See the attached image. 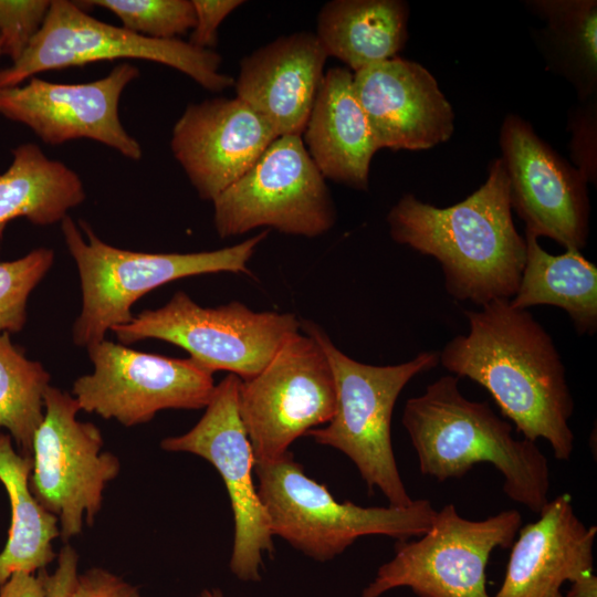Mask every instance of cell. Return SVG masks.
I'll use <instances>...</instances> for the list:
<instances>
[{
	"instance_id": "cell-1",
	"label": "cell",
	"mask_w": 597,
	"mask_h": 597,
	"mask_svg": "<svg viewBox=\"0 0 597 597\" xmlns=\"http://www.w3.org/2000/svg\"><path fill=\"white\" fill-rule=\"evenodd\" d=\"M509 301L465 311L468 334L449 341L439 363L486 389L524 439H544L555 459L568 461L575 441L568 423L574 399L565 366L545 328Z\"/></svg>"
},
{
	"instance_id": "cell-2",
	"label": "cell",
	"mask_w": 597,
	"mask_h": 597,
	"mask_svg": "<svg viewBox=\"0 0 597 597\" xmlns=\"http://www.w3.org/2000/svg\"><path fill=\"white\" fill-rule=\"evenodd\" d=\"M387 222L394 241L439 262L454 300L483 306L516 293L526 242L512 219L501 158L490 165L485 182L461 202L438 208L406 193Z\"/></svg>"
},
{
	"instance_id": "cell-3",
	"label": "cell",
	"mask_w": 597,
	"mask_h": 597,
	"mask_svg": "<svg viewBox=\"0 0 597 597\" xmlns=\"http://www.w3.org/2000/svg\"><path fill=\"white\" fill-rule=\"evenodd\" d=\"M423 475L440 482L463 478L490 463L503 478V492L533 513L549 501V464L537 444L516 439L511 423L485 401L462 395L459 378L447 375L406 401L402 419Z\"/></svg>"
},
{
	"instance_id": "cell-4",
	"label": "cell",
	"mask_w": 597,
	"mask_h": 597,
	"mask_svg": "<svg viewBox=\"0 0 597 597\" xmlns=\"http://www.w3.org/2000/svg\"><path fill=\"white\" fill-rule=\"evenodd\" d=\"M65 245L78 270L82 310L73 342L88 347L107 331L133 321V304L148 292L184 277L231 272L252 275L248 263L269 230L222 249L192 253L124 250L101 240L86 221H61Z\"/></svg>"
},
{
	"instance_id": "cell-5",
	"label": "cell",
	"mask_w": 597,
	"mask_h": 597,
	"mask_svg": "<svg viewBox=\"0 0 597 597\" xmlns=\"http://www.w3.org/2000/svg\"><path fill=\"white\" fill-rule=\"evenodd\" d=\"M300 328L313 337L329 362L336 389L332 419L310 430L316 443L343 452L356 465L369 493L379 489L391 506L413 500L401 480L391 443V416L405 386L439 364L438 352H421L411 360L387 366L368 365L343 353L316 323L303 320Z\"/></svg>"
},
{
	"instance_id": "cell-6",
	"label": "cell",
	"mask_w": 597,
	"mask_h": 597,
	"mask_svg": "<svg viewBox=\"0 0 597 597\" xmlns=\"http://www.w3.org/2000/svg\"><path fill=\"white\" fill-rule=\"evenodd\" d=\"M254 472L273 536L320 562L339 555L362 536L385 535L397 541L421 536L437 513L426 499L401 507L337 502L325 484L304 472L291 451L255 463Z\"/></svg>"
},
{
	"instance_id": "cell-7",
	"label": "cell",
	"mask_w": 597,
	"mask_h": 597,
	"mask_svg": "<svg viewBox=\"0 0 597 597\" xmlns=\"http://www.w3.org/2000/svg\"><path fill=\"white\" fill-rule=\"evenodd\" d=\"M300 322L294 314L255 312L238 301L205 307L178 291L161 307L145 310L112 332L123 345L147 338L177 345L206 370L247 380L300 331Z\"/></svg>"
},
{
	"instance_id": "cell-8",
	"label": "cell",
	"mask_w": 597,
	"mask_h": 597,
	"mask_svg": "<svg viewBox=\"0 0 597 597\" xmlns=\"http://www.w3.org/2000/svg\"><path fill=\"white\" fill-rule=\"evenodd\" d=\"M119 59L165 64L212 92L234 85L232 76L219 71L222 59L213 50L179 39L143 36L92 17L75 1L52 0L27 50L9 67L0 70V88L21 85L41 72Z\"/></svg>"
},
{
	"instance_id": "cell-9",
	"label": "cell",
	"mask_w": 597,
	"mask_h": 597,
	"mask_svg": "<svg viewBox=\"0 0 597 597\" xmlns=\"http://www.w3.org/2000/svg\"><path fill=\"white\" fill-rule=\"evenodd\" d=\"M521 526L517 510L476 521L446 504L425 534L396 542L394 557L379 566L362 597H380L399 587L418 597H491L486 590L490 555L498 547L510 548Z\"/></svg>"
},
{
	"instance_id": "cell-10",
	"label": "cell",
	"mask_w": 597,
	"mask_h": 597,
	"mask_svg": "<svg viewBox=\"0 0 597 597\" xmlns=\"http://www.w3.org/2000/svg\"><path fill=\"white\" fill-rule=\"evenodd\" d=\"M212 203L214 228L222 239L260 227L315 238L329 231L336 221L325 178L300 135L275 138Z\"/></svg>"
},
{
	"instance_id": "cell-11",
	"label": "cell",
	"mask_w": 597,
	"mask_h": 597,
	"mask_svg": "<svg viewBox=\"0 0 597 597\" xmlns=\"http://www.w3.org/2000/svg\"><path fill=\"white\" fill-rule=\"evenodd\" d=\"M44 418L32 442L30 489L36 501L60 523L67 542L82 532L84 515L94 523L107 483L121 470L119 459L102 452L103 437L92 422L80 421L81 410L69 392L50 386Z\"/></svg>"
},
{
	"instance_id": "cell-12",
	"label": "cell",
	"mask_w": 597,
	"mask_h": 597,
	"mask_svg": "<svg viewBox=\"0 0 597 597\" xmlns=\"http://www.w3.org/2000/svg\"><path fill=\"white\" fill-rule=\"evenodd\" d=\"M238 406L255 463L281 457L297 438L326 425L336 389L321 345L300 328L258 375L241 380Z\"/></svg>"
},
{
	"instance_id": "cell-13",
	"label": "cell",
	"mask_w": 597,
	"mask_h": 597,
	"mask_svg": "<svg viewBox=\"0 0 597 597\" xmlns=\"http://www.w3.org/2000/svg\"><path fill=\"white\" fill-rule=\"evenodd\" d=\"M92 374L73 384L80 409L126 427L164 409H201L214 390L212 373L189 358H171L103 339L87 347Z\"/></svg>"
},
{
	"instance_id": "cell-14",
	"label": "cell",
	"mask_w": 597,
	"mask_h": 597,
	"mask_svg": "<svg viewBox=\"0 0 597 597\" xmlns=\"http://www.w3.org/2000/svg\"><path fill=\"white\" fill-rule=\"evenodd\" d=\"M241 379L229 374L214 387L201 419L186 433L161 440L171 452H188L211 463L228 491L234 520L232 574L259 582L263 554L274 549L266 510L253 482L254 455L239 413Z\"/></svg>"
},
{
	"instance_id": "cell-15",
	"label": "cell",
	"mask_w": 597,
	"mask_h": 597,
	"mask_svg": "<svg viewBox=\"0 0 597 597\" xmlns=\"http://www.w3.org/2000/svg\"><path fill=\"white\" fill-rule=\"evenodd\" d=\"M501 160L510 182L511 208L525 231L580 251L589 231L587 177L569 165L517 115L505 117Z\"/></svg>"
},
{
	"instance_id": "cell-16",
	"label": "cell",
	"mask_w": 597,
	"mask_h": 597,
	"mask_svg": "<svg viewBox=\"0 0 597 597\" xmlns=\"http://www.w3.org/2000/svg\"><path fill=\"white\" fill-rule=\"evenodd\" d=\"M138 76L139 70L126 62L87 83H52L32 76L23 85L0 88V114L25 125L45 144L87 138L138 160L140 144L123 126L118 108L123 91Z\"/></svg>"
},
{
	"instance_id": "cell-17",
	"label": "cell",
	"mask_w": 597,
	"mask_h": 597,
	"mask_svg": "<svg viewBox=\"0 0 597 597\" xmlns=\"http://www.w3.org/2000/svg\"><path fill=\"white\" fill-rule=\"evenodd\" d=\"M277 137L271 125L238 97H217L186 107L174 125L170 148L198 196L212 202Z\"/></svg>"
},
{
	"instance_id": "cell-18",
	"label": "cell",
	"mask_w": 597,
	"mask_h": 597,
	"mask_svg": "<svg viewBox=\"0 0 597 597\" xmlns=\"http://www.w3.org/2000/svg\"><path fill=\"white\" fill-rule=\"evenodd\" d=\"M353 87L378 149H428L452 136V106L417 62L395 56L373 64L353 74Z\"/></svg>"
},
{
	"instance_id": "cell-19",
	"label": "cell",
	"mask_w": 597,
	"mask_h": 597,
	"mask_svg": "<svg viewBox=\"0 0 597 597\" xmlns=\"http://www.w3.org/2000/svg\"><path fill=\"white\" fill-rule=\"evenodd\" d=\"M327 54L313 32L280 36L244 56L237 97L277 136L302 135L324 77Z\"/></svg>"
},
{
	"instance_id": "cell-20",
	"label": "cell",
	"mask_w": 597,
	"mask_h": 597,
	"mask_svg": "<svg viewBox=\"0 0 597 597\" xmlns=\"http://www.w3.org/2000/svg\"><path fill=\"white\" fill-rule=\"evenodd\" d=\"M597 526L576 515L563 493L521 526L511 545L503 583L494 597H563L562 586L594 574Z\"/></svg>"
},
{
	"instance_id": "cell-21",
	"label": "cell",
	"mask_w": 597,
	"mask_h": 597,
	"mask_svg": "<svg viewBox=\"0 0 597 597\" xmlns=\"http://www.w3.org/2000/svg\"><path fill=\"white\" fill-rule=\"evenodd\" d=\"M303 134L304 146L325 179L368 189L370 163L378 148L348 69L324 73Z\"/></svg>"
},
{
	"instance_id": "cell-22",
	"label": "cell",
	"mask_w": 597,
	"mask_h": 597,
	"mask_svg": "<svg viewBox=\"0 0 597 597\" xmlns=\"http://www.w3.org/2000/svg\"><path fill=\"white\" fill-rule=\"evenodd\" d=\"M408 17L400 0H333L320 10L315 34L327 56L358 72L402 50Z\"/></svg>"
},
{
	"instance_id": "cell-23",
	"label": "cell",
	"mask_w": 597,
	"mask_h": 597,
	"mask_svg": "<svg viewBox=\"0 0 597 597\" xmlns=\"http://www.w3.org/2000/svg\"><path fill=\"white\" fill-rule=\"evenodd\" d=\"M526 258L516 293L509 301L519 310L552 305L564 310L578 335L597 331V268L580 251L546 252L525 231Z\"/></svg>"
},
{
	"instance_id": "cell-24",
	"label": "cell",
	"mask_w": 597,
	"mask_h": 597,
	"mask_svg": "<svg viewBox=\"0 0 597 597\" xmlns=\"http://www.w3.org/2000/svg\"><path fill=\"white\" fill-rule=\"evenodd\" d=\"M12 156L11 165L0 175V228L17 218L35 226L61 222L70 209L85 200L78 175L46 157L36 144L19 145Z\"/></svg>"
},
{
	"instance_id": "cell-25",
	"label": "cell",
	"mask_w": 597,
	"mask_h": 597,
	"mask_svg": "<svg viewBox=\"0 0 597 597\" xmlns=\"http://www.w3.org/2000/svg\"><path fill=\"white\" fill-rule=\"evenodd\" d=\"M31 469L32 458L14 450L10 434L0 433V482L11 507L8 540L0 552V586L15 573L45 569L56 557L52 542L60 536L59 521L32 494Z\"/></svg>"
},
{
	"instance_id": "cell-26",
	"label": "cell",
	"mask_w": 597,
	"mask_h": 597,
	"mask_svg": "<svg viewBox=\"0 0 597 597\" xmlns=\"http://www.w3.org/2000/svg\"><path fill=\"white\" fill-rule=\"evenodd\" d=\"M546 20L545 42L551 63L576 86L582 98L597 84V2L594 0L532 1Z\"/></svg>"
},
{
	"instance_id": "cell-27",
	"label": "cell",
	"mask_w": 597,
	"mask_h": 597,
	"mask_svg": "<svg viewBox=\"0 0 597 597\" xmlns=\"http://www.w3.org/2000/svg\"><path fill=\"white\" fill-rule=\"evenodd\" d=\"M50 379L40 362L12 344L9 333L0 334V429L8 430L22 455L31 457Z\"/></svg>"
},
{
	"instance_id": "cell-28",
	"label": "cell",
	"mask_w": 597,
	"mask_h": 597,
	"mask_svg": "<svg viewBox=\"0 0 597 597\" xmlns=\"http://www.w3.org/2000/svg\"><path fill=\"white\" fill-rule=\"evenodd\" d=\"M82 8L98 7L114 13L122 27L143 36L170 40L186 34L196 23L191 0H90Z\"/></svg>"
},
{
	"instance_id": "cell-29",
	"label": "cell",
	"mask_w": 597,
	"mask_h": 597,
	"mask_svg": "<svg viewBox=\"0 0 597 597\" xmlns=\"http://www.w3.org/2000/svg\"><path fill=\"white\" fill-rule=\"evenodd\" d=\"M53 261L51 249L39 248L20 259L0 262V334L22 331L27 322L28 297Z\"/></svg>"
},
{
	"instance_id": "cell-30",
	"label": "cell",
	"mask_w": 597,
	"mask_h": 597,
	"mask_svg": "<svg viewBox=\"0 0 597 597\" xmlns=\"http://www.w3.org/2000/svg\"><path fill=\"white\" fill-rule=\"evenodd\" d=\"M51 0H0L2 54L15 62L43 24Z\"/></svg>"
},
{
	"instance_id": "cell-31",
	"label": "cell",
	"mask_w": 597,
	"mask_h": 597,
	"mask_svg": "<svg viewBox=\"0 0 597 597\" xmlns=\"http://www.w3.org/2000/svg\"><path fill=\"white\" fill-rule=\"evenodd\" d=\"M191 2L196 23L188 42L206 50H212L217 44V33L221 22L244 3L243 0H191Z\"/></svg>"
},
{
	"instance_id": "cell-32",
	"label": "cell",
	"mask_w": 597,
	"mask_h": 597,
	"mask_svg": "<svg viewBox=\"0 0 597 597\" xmlns=\"http://www.w3.org/2000/svg\"><path fill=\"white\" fill-rule=\"evenodd\" d=\"M69 597H144L139 589L123 577L102 567L80 574Z\"/></svg>"
},
{
	"instance_id": "cell-33",
	"label": "cell",
	"mask_w": 597,
	"mask_h": 597,
	"mask_svg": "<svg viewBox=\"0 0 597 597\" xmlns=\"http://www.w3.org/2000/svg\"><path fill=\"white\" fill-rule=\"evenodd\" d=\"M78 576V555L69 544L57 555V566L46 578V597H69Z\"/></svg>"
},
{
	"instance_id": "cell-34",
	"label": "cell",
	"mask_w": 597,
	"mask_h": 597,
	"mask_svg": "<svg viewBox=\"0 0 597 597\" xmlns=\"http://www.w3.org/2000/svg\"><path fill=\"white\" fill-rule=\"evenodd\" d=\"M46 578L45 569L15 573L0 586V597H46Z\"/></svg>"
},
{
	"instance_id": "cell-35",
	"label": "cell",
	"mask_w": 597,
	"mask_h": 597,
	"mask_svg": "<svg viewBox=\"0 0 597 597\" xmlns=\"http://www.w3.org/2000/svg\"><path fill=\"white\" fill-rule=\"evenodd\" d=\"M563 597H597V577L594 574L572 583L569 590Z\"/></svg>"
},
{
	"instance_id": "cell-36",
	"label": "cell",
	"mask_w": 597,
	"mask_h": 597,
	"mask_svg": "<svg viewBox=\"0 0 597 597\" xmlns=\"http://www.w3.org/2000/svg\"><path fill=\"white\" fill-rule=\"evenodd\" d=\"M197 597H223L219 589H205Z\"/></svg>"
},
{
	"instance_id": "cell-37",
	"label": "cell",
	"mask_w": 597,
	"mask_h": 597,
	"mask_svg": "<svg viewBox=\"0 0 597 597\" xmlns=\"http://www.w3.org/2000/svg\"><path fill=\"white\" fill-rule=\"evenodd\" d=\"M2 55V43H1V40H0V56Z\"/></svg>"
}]
</instances>
